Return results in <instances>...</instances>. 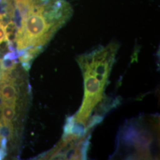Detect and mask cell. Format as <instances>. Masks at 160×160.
<instances>
[{
  "label": "cell",
  "mask_w": 160,
  "mask_h": 160,
  "mask_svg": "<svg viewBox=\"0 0 160 160\" xmlns=\"http://www.w3.org/2000/svg\"><path fill=\"white\" fill-rule=\"evenodd\" d=\"M20 16L14 42L17 53L41 52L59 29L68 21L72 8L65 0H13Z\"/></svg>",
  "instance_id": "1"
},
{
  "label": "cell",
  "mask_w": 160,
  "mask_h": 160,
  "mask_svg": "<svg viewBox=\"0 0 160 160\" xmlns=\"http://www.w3.org/2000/svg\"><path fill=\"white\" fill-rule=\"evenodd\" d=\"M118 48L117 44L110 43L78 58L84 74L85 92L79 112L75 118H71L75 129L83 132L88 129V119L94 109L103 99L106 84Z\"/></svg>",
  "instance_id": "2"
},
{
  "label": "cell",
  "mask_w": 160,
  "mask_h": 160,
  "mask_svg": "<svg viewBox=\"0 0 160 160\" xmlns=\"http://www.w3.org/2000/svg\"><path fill=\"white\" fill-rule=\"evenodd\" d=\"M87 135L76 133L63 135L62 141L54 149L49 159H83L87 149Z\"/></svg>",
  "instance_id": "3"
},
{
  "label": "cell",
  "mask_w": 160,
  "mask_h": 160,
  "mask_svg": "<svg viewBox=\"0 0 160 160\" xmlns=\"http://www.w3.org/2000/svg\"><path fill=\"white\" fill-rule=\"evenodd\" d=\"M17 92L13 81L5 82L0 86V97L2 102H16Z\"/></svg>",
  "instance_id": "4"
},
{
  "label": "cell",
  "mask_w": 160,
  "mask_h": 160,
  "mask_svg": "<svg viewBox=\"0 0 160 160\" xmlns=\"http://www.w3.org/2000/svg\"><path fill=\"white\" fill-rule=\"evenodd\" d=\"M16 102H3L1 108V122L12 123L14 116Z\"/></svg>",
  "instance_id": "5"
},
{
  "label": "cell",
  "mask_w": 160,
  "mask_h": 160,
  "mask_svg": "<svg viewBox=\"0 0 160 160\" xmlns=\"http://www.w3.org/2000/svg\"><path fill=\"white\" fill-rule=\"evenodd\" d=\"M17 61L16 59H12L9 58H3L1 60V67L2 69L7 71H12L16 68L17 66Z\"/></svg>",
  "instance_id": "6"
},
{
  "label": "cell",
  "mask_w": 160,
  "mask_h": 160,
  "mask_svg": "<svg viewBox=\"0 0 160 160\" xmlns=\"http://www.w3.org/2000/svg\"><path fill=\"white\" fill-rule=\"evenodd\" d=\"M6 20L0 21V45L3 42H7V36L6 31Z\"/></svg>",
  "instance_id": "7"
},
{
  "label": "cell",
  "mask_w": 160,
  "mask_h": 160,
  "mask_svg": "<svg viewBox=\"0 0 160 160\" xmlns=\"http://www.w3.org/2000/svg\"><path fill=\"white\" fill-rule=\"evenodd\" d=\"M7 152H6V149L1 148L0 147V160L4 159L6 157Z\"/></svg>",
  "instance_id": "8"
}]
</instances>
